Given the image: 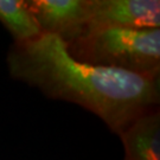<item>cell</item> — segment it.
Wrapping results in <instances>:
<instances>
[{
  "label": "cell",
  "mask_w": 160,
  "mask_h": 160,
  "mask_svg": "<svg viewBox=\"0 0 160 160\" xmlns=\"http://www.w3.org/2000/svg\"><path fill=\"white\" fill-rule=\"evenodd\" d=\"M6 62L14 80L52 100L84 108L116 135L138 118L159 108L160 77L80 62L63 40L51 34L13 43Z\"/></svg>",
  "instance_id": "6da1fadb"
},
{
  "label": "cell",
  "mask_w": 160,
  "mask_h": 160,
  "mask_svg": "<svg viewBox=\"0 0 160 160\" xmlns=\"http://www.w3.org/2000/svg\"><path fill=\"white\" fill-rule=\"evenodd\" d=\"M65 45L80 62L160 77V29H90Z\"/></svg>",
  "instance_id": "7a4b0ae2"
},
{
  "label": "cell",
  "mask_w": 160,
  "mask_h": 160,
  "mask_svg": "<svg viewBox=\"0 0 160 160\" xmlns=\"http://www.w3.org/2000/svg\"><path fill=\"white\" fill-rule=\"evenodd\" d=\"M98 28L160 29V1L89 0L87 30Z\"/></svg>",
  "instance_id": "3957f363"
},
{
  "label": "cell",
  "mask_w": 160,
  "mask_h": 160,
  "mask_svg": "<svg viewBox=\"0 0 160 160\" xmlns=\"http://www.w3.org/2000/svg\"><path fill=\"white\" fill-rule=\"evenodd\" d=\"M43 34L67 44L80 37L89 23V0H25Z\"/></svg>",
  "instance_id": "277c9868"
},
{
  "label": "cell",
  "mask_w": 160,
  "mask_h": 160,
  "mask_svg": "<svg viewBox=\"0 0 160 160\" xmlns=\"http://www.w3.org/2000/svg\"><path fill=\"white\" fill-rule=\"evenodd\" d=\"M123 160H160V110L153 109L134 120L119 134Z\"/></svg>",
  "instance_id": "5b68a950"
},
{
  "label": "cell",
  "mask_w": 160,
  "mask_h": 160,
  "mask_svg": "<svg viewBox=\"0 0 160 160\" xmlns=\"http://www.w3.org/2000/svg\"><path fill=\"white\" fill-rule=\"evenodd\" d=\"M0 23L10 32L14 44L28 43L43 34L25 0H0Z\"/></svg>",
  "instance_id": "8992f818"
}]
</instances>
